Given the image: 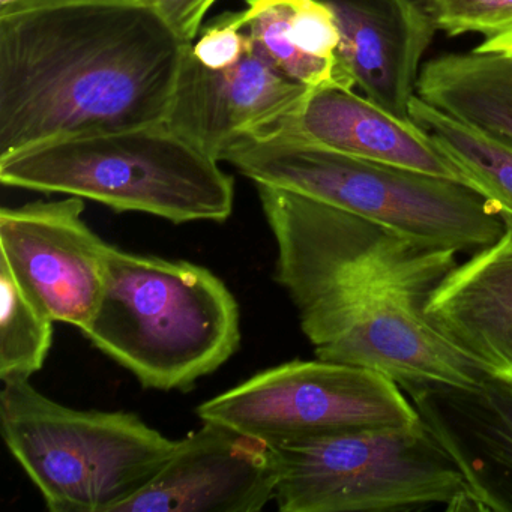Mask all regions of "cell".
<instances>
[{
    "mask_svg": "<svg viewBox=\"0 0 512 512\" xmlns=\"http://www.w3.org/2000/svg\"><path fill=\"white\" fill-rule=\"evenodd\" d=\"M425 316L464 358L512 377V230L457 263L431 293Z\"/></svg>",
    "mask_w": 512,
    "mask_h": 512,
    "instance_id": "cell-15",
    "label": "cell"
},
{
    "mask_svg": "<svg viewBox=\"0 0 512 512\" xmlns=\"http://www.w3.org/2000/svg\"><path fill=\"white\" fill-rule=\"evenodd\" d=\"M413 124L427 131L463 170L472 188L487 197L512 230V142L458 121L418 95L409 104Z\"/></svg>",
    "mask_w": 512,
    "mask_h": 512,
    "instance_id": "cell-18",
    "label": "cell"
},
{
    "mask_svg": "<svg viewBox=\"0 0 512 512\" xmlns=\"http://www.w3.org/2000/svg\"><path fill=\"white\" fill-rule=\"evenodd\" d=\"M188 46L164 124L215 160L295 110L311 91L272 67L253 43L223 68L200 64Z\"/></svg>",
    "mask_w": 512,
    "mask_h": 512,
    "instance_id": "cell-12",
    "label": "cell"
},
{
    "mask_svg": "<svg viewBox=\"0 0 512 512\" xmlns=\"http://www.w3.org/2000/svg\"><path fill=\"white\" fill-rule=\"evenodd\" d=\"M5 187L65 194L175 224L223 223L235 181L166 124L44 143L0 158Z\"/></svg>",
    "mask_w": 512,
    "mask_h": 512,
    "instance_id": "cell-5",
    "label": "cell"
},
{
    "mask_svg": "<svg viewBox=\"0 0 512 512\" xmlns=\"http://www.w3.org/2000/svg\"><path fill=\"white\" fill-rule=\"evenodd\" d=\"M400 388L463 475L470 511L512 512V377Z\"/></svg>",
    "mask_w": 512,
    "mask_h": 512,
    "instance_id": "cell-11",
    "label": "cell"
},
{
    "mask_svg": "<svg viewBox=\"0 0 512 512\" xmlns=\"http://www.w3.org/2000/svg\"><path fill=\"white\" fill-rule=\"evenodd\" d=\"M439 31L449 37H497L512 31V0H422Z\"/></svg>",
    "mask_w": 512,
    "mask_h": 512,
    "instance_id": "cell-20",
    "label": "cell"
},
{
    "mask_svg": "<svg viewBox=\"0 0 512 512\" xmlns=\"http://www.w3.org/2000/svg\"><path fill=\"white\" fill-rule=\"evenodd\" d=\"M187 46L142 0L0 11V158L163 124Z\"/></svg>",
    "mask_w": 512,
    "mask_h": 512,
    "instance_id": "cell-2",
    "label": "cell"
},
{
    "mask_svg": "<svg viewBox=\"0 0 512 512\" xmlns=\"http://www.w3.org/2000/svg\"><path fill=\"white\" fill-rule=\"evenodd\" d=\"M220 161L256 185L310 197L457 254L476 253L505 232L496 206L463 182L364 160L298 137H247Z\"/></svg>",
    "mask_w": 512,
    "mask_h": 512,
    "instance_id": "cell-4",
    "label": "cell"
},
{
    "mask_svg": "<svg viewBox=\"0 0 512 512\" xmlns=\"http://www.w3.org/2000/svg\"><path fill=\"white\" fill-rule=\"evenodd\" d=\"M83 211V199L74 196L0 211V263L53 322L80 331L103 298L110 251Z\"/></svg>",
    "mask_w": 512,
    "mask_h": 512,
    "instance_id": "cell-9",
    "label": "cell"
},
{
    "mask_svg": "<svg viewBox=\"0 0 512 512\" xmlns=\"http://www.w3.org/2000/svg\"><path fill=\"white\" fill-rule=\"evenodd\" d=\"M256 187L277 244L275 280L317 358L370 368L398 385H473L488 373L425 316L457 253L292 191Z\"/></svg>",
    "mask_w": 512,
    "mask_h": 512,
    "instance_id": "cell-1",
    "label": "cell"
},
{
    "mask_svg": "<svg viewBox=\"0 0 512 512\" xmlns=\"http://www.w3.org/2000/svg\"><path fill=\"white\" fill-rule=\"evenodd\" d=\"M196 412L202 421L221 422L269 445L421 421L406 392L385 374L319 358L260 371Z\"/></svg>",
    "mask_w": 512,
    "mask_h": 512,
    "instance_id": "cell-8",
    "label": "cell"
},
{
    "mask_svg": "<svg viewBox=\"0 0 512 512\" xmlns=\"http://www.w3.org/2000/svg\"><path fill=\"white\" fill-rule=\"evenodd\" d=\"M53 2H71V0H25V2H22V4L16 5V7L13 8L31 7V5L53 4ZM121 2H136V0H121ZM142 2H148V0H142ZM13 8H8V10H13Z\"/></svg>",
    "mask_w": 512,
    "mask_h": 512,
    "instance_id": "cell-24",
    "label": "cell"
},
{
    "mask_svg": "<svg viewBox=\"0 0 512 512\" xmlns=\"http://www.w3.org/2000/svg\"><path fill=\"white\" fill-rule=\"evenodd\" d=\"M82 332L145 388L188 391L238 352L241 313L205 266L110 245L103 298Z\"/></svg>",
    "mask_w": 512,
    "mask_h": 512,
    "instance_id": "cell-3",
    "label": "cell"
},
{
    "mask_svg": "<svg viewBox=\"0 0 512 512\" xmlns=\"http://www.w3.org/2000/svg\"><path fill=\"white\" fill-rule=\"evenodd\" d=\"M274 134L469 185L463 170L427 131L391 115L353 89H313L295 110L253 137Z\"/></svg>",
    "mask_w": 512,
    "mask_h": 512,
    "instance_id": "cell-14",
    "label": "cell"
},
{
    "mask_svg": "<svg viewBox=\"0 0 512 512\" xmlns=\"http://www.w3.org/2000/svg\"><path fill=\"white\" fill-rule=\"evenodd\" d=\"M340 31L338 67L349 88L412 122L419 67L437 26L422 0H320Z\"/></svg>",
    "mask_w": 512,
    "mask_h": 512,
    "instance_id": "cell-13",
    "label": "cell"
},
{
    "mask_svg": "<svg viewBox=\"0 0 512 512\" xmlns=\"http://www.w3.org/2000/svg\"><path fill=\"white\" fill-rule=\"evenodd\" d=\"M164 22L185 43H193L202 31L206 14L217 0H148Z\"/></svg>",
    "mask_w": 512,
    "mask_h": 512,
    "instance_id": "cell-22",
    "label": "cell"
},
{
    "mask_svg": "<svg viewBox=\"0 0 512 512\" xmlns=\"http://www.w3.org/2000/svg\"><path fill=\"white\" fill-rule=\"evenodd\" d=\"M53 320L20 289L0 263V379L29 380L53 344Z\"/></svg>",
    "mask_w": 512,
    "mask_h": 512,
    "instance_id": "cell-19",
    "label": "cell"
},
{
    "mask_svg": "<svg viewBox=\"0 0 512 512\" xmlns=\"http://www.w3.org/2000/svg\"><path fill=\"white\" fill-rule=\"evenodd\" d=\"M251 38L244 25V13H224L200 31L190 43L191 55L208 68L235 64L250 49Z\"/></svg>",
    "mask_w": 512,
    "mask_h": 512,
    "instance_id": "cell-21",
    "label": "cell"
},
{
    "mask_svg": "<svg viewBox=\"0 0 512 512\" xmlns=\"http://www.w3.org/2000/svg\"><path fill=\"white\" fill-rule=\"evenodd\" d=\"M0 430L52 512H118L178 445L134 413L73 409L29 380L2 382Z\"/></svg>",
    "mask_w": 512,
    "mask_h": 512,
    "instance_id": "cell-6",
    "label": "cell"
},
{
    "mask_svg": "<svg viewBox=\"0 0 512 512\" xmlns=\"http://www.w3.org/2000/svg\"><path fill=\"white\" fill-rule=\"evenodd\" d=\"M244 25L257 52L305 88L341 86L340 31L320 0H245Z\"/></svg>",
    "mask_w": 512,
    "mask_h": 512,
    "instance_id": "cell-16",
    "label": "cell"
},
{
    "mask_svg": "<svg viewBox=\"0 0 512 512\" xmlns=\"http://www.w3.org/2000/svg\"><path fill=\"white\" fill-rule=\"evenodd\" d=\"M476 50L479 52L500 53V55L512 58V31L497 35L493 38H485Z\"/></svg>",
    "mask_w": 512,
    "mask_h": 512,
    "instance_id": "cell-23",
    "label": "cell"
},
{
    "mask_svg": "<svg viewBox=\"0 0 512 512\" xmlns=\"http://www.w3.org/2000/svg\"><path fill=\"white\" fill-rule=\"evenodd\" d=\"M416 95L440 112L512 142V58L473 49L424 65Z\"/></svg>",
    "mask_w": 512,
    "mask_h": 512,
    "instance_id": "cell-17",
    "label": "cell"
},
{
    "mask_svg": "<svg viewBox=\"0 0 512 512\" xmlns=\"http://www.w3.org/2000/svg\"><path fill=\"white\" fill-rule=\"evenodd\" d=\"M22 2H25V0H0V10H8V8L16 7Z\"/></svg>",
    "mask_w": 512,
    "mask_h": 512,
    "instance_id": "cell-25",
    "label": "cell"
},
{
    "mask_svg": "<svg viewBox=\"0 0 512 512\" xmlns=\"http://www.w3.org/2000/svg\"><path fill=\"white\" fill-rule=\"evenodd\" d=\"M202 422L118 512H257L275 500L272 446L221 422Z\"/></svg>",
    "mask_w": 512,
    "mask_h": 512,
    "instance_id": "cell-10",
    "label": "cell"
},
{
    "mask_svg": "<svg viewBox=\"0 0 512 512\" xmlns=\"http://www.w3.org/2000/svg\"><path fill=\"white\" fill-rule=\"evenodd\" d=\"M271 446L283 512L470 511L463 475L422 421Z\"/></svg>",
    "mask_w": 512,
    "mask_h": 512,
    "instance_id": "cell-7",
    "label": "cell"
}]
</instances>
